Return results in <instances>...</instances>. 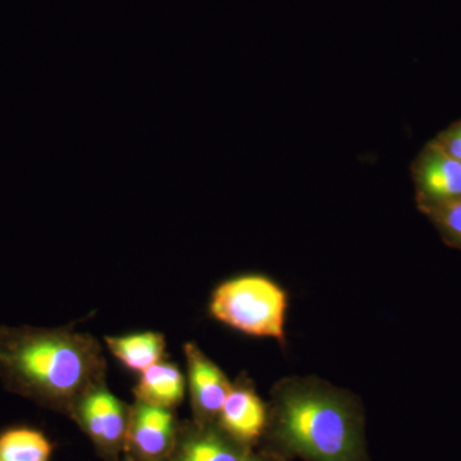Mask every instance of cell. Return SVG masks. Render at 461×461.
I'll list each match as a JSON object with an SVG mask.
<instances>
[{
  "instance_id": "30bf717a",
  "label": "cell",
  "mask_w": 461,
  "mask_h": 461,
  "mask_svg": "<svg viewBox=\"0 0 461 461\" xmlns=\"http://www.w3.org/2000/svg\"><path fill=\"white\" fill-rule=\"evenodd\" d=\"M187 381L177 364L162 362L142 372L133 388L135 402L175 409L184 402Z\"/></svg>"
},
{
  "instance_id": "ba28073f",
  "label": "cell",
  "mask_w": 461,
  "mask_h": 461,
  "mask_svg": "<svg viewBox=\"0 0 461 461\" xmlns=\"http://www.w3.org/2000/svg\"><path fill=\"white\" fill-rule=\"evenodd\" d=\"M184 355L193 411L191 418L198 421H218L232 382L196 342H186Z\"/></svg>"
},
{
  "instance_id": "8992f818",
  "label": "cell",
  "mask_w": 461,
  "mask_h": 461,
  "mask_svg": "<svg viewBox=\"0 0 461 461\" xmlns=\"http://www.w3.org/2000/svg\"><path fill=\"white\" fill-rule=\"evenodd\" d=\"M415 202L421 213L461 199V162L433 139L412 160Z\"/></svg>"
},
{
  "instance_id": "8fae6325",
  "label": "cell",
  "mask_w": 461,
  "mask_h": 461,
  "mask_svg": "<svg viewBox=\"0 0 461 461\" xmlns=\"http://www.w3.org/2000/svg\"><path fill=\"white\" fill-rule=\"evenodd\" d=\"M105 346L124 368L141 373L162 362L166 354V338L159 332L131 333L123 336H107Z\"/></svg>"
},
{
  "instance_id": "9c48e42d",
  "label": "cell",
  "mask_w": 461,
  "mask_h": 461,
  "mask_svg": "<svg viewBox=\"0 0 461 461\" xmlns=\"http://www.w3.org/2000/svg\"><path fill=\"white\" fill-rule=\"evenodd\" d=\"M268 421V402L258 393L256 384L242 373L223 403L218 424L245 444L258 446L262 441Z\"/></svg>"
},
{
  "instance_id": "9a60e30c",
  "label": "cell",
  "mask_w": 461,
  "mask_h": 461,
  "mask_svg": "<svg viewBox=\"0 0 461 461\" xmlns=\"http://www.w3.org/2000/svg\"><path fill=\"white\" fill-rule=\"evenodd\" d=\"M118 461H136V460H133V459H131V457H129V456H126V455H123V456L121 457V459Z\"/></svg>"
},
{
  "instance_id": "52a82bcc",
  "label": "cell",
  "mask_w": 461,
  "mask_h": 461,
  "mask_svg": "<svg viewBox=\"0 0 461 461\" xmlns=\"http://www.w3.org/2000/svg\"><path fill=\"white\" fill-rule=\"evenodd\" d=\"M178 427L180 420L173 409L133 402L124 455L136 461H165L175 445Z\"/></svg>"
},
{
  "instance_id": "277c9868",
  "label": "cell",
  "mask_w": 461,
  "mask_h": 461,
  "mask_svg": "<svg viewBox=\"0 0 461 461\" xmlns=\"http://www.w3.org/2000/svg\"><path fill=\"white\" fill-rule=\"evenodd\" d=\"M131 405L111 393L107 382L85 393L69 420L89 437L96 453L105 461H118L124 455Z\"/></svg>"
},
{
  "instance_id": "4fadbf2b",
  "label": "cell",
  "mask_w": 461,
  "mask_h": 461,
  "mask_svg": "<svg viewBox=\"0 0 461 461\" xmlns=\"http://www.w3.org/2000/svg\"><path fill=\"white\" fill-rule=\"evenodd\" d=\"M448 247L461 250V199L436 206L423 213Z\"/></svg>"
},
{
  "instance_id": "5bb4252c",
  "label": "cell",
  "mask_w": 461,
  "mask_h": 461,
  "mask_svg": "<svg viewBox=\"0 0 461 461\" xmlns=\"http://www.w3.org/2000/svg\"><path fill=\"white\" fill-rule=\"evenodd\" d=\"M435 140L441 145L442 148L454 157L455 159L461 162V121L454 122L436 136Z\"/></svg>"
},
{
  "instance_id": "6da1fadb",
  "label": "cell",
  "mask_w": 461,
  "mask_h": 461,
  "mask_svg": "<svg viewBox=\"0 0 461 461\" xmlns=\"http://www.w3.org/2000/svg\"><path fill=\"white\" fill-rule=\"evenodd\" d=\"M259 447L284 461H373L359 397L314 375L273 386Z\"/></svg>"
},
{
  "instance_id": "7a4b0ae2",
  "label": "cell",
  "mask_w": 461,
  "mask_h": 461,
  "mask_svg": "<svg viewBox=\"0 0 461 461\" xmlns=\"http://www.w3.org/2000/svg\"><path fill=\"white\" fill-rule=\"evenodd\" d=\"M99 339L69 327L0 326V382L9 393L69 418L107 382Z\"/></svg>"
},
{
  "instance_id": "3957f363",
  "label": "cell",
  "mask_w": 461,
  "mask_h": 461,
  "mask_svg": "<svg viewBox=\"0 0 461 461\" xmlns=\"http://www.w3.org/2000/svg\"><path fill=\"white\" fill-rule=\"evenodd\" d=\"M288 294L263 275H242L218 285L209 300L215 321L244 335L286 344Z\"/></svg>"
},
{
  "instance_id": "5b68a950",
  "label": "cell",
  "mask_w": 461,
  "mask_h": 461,
  "mask_svg": "<svg viewBox=\"0 0 461 461\" xmlns=\"http://www.w3.org/2000/svg\"><path fill=\"white\" fill-rule=\"evenodd\" d=\"M165 461H284L258 446L240 441L218 421L180 420L177 437Z\"/></svg>"
},
{
  "instance_id": "7c38bea8",
  "label": "cell",
  "mask_w": 461,
  "mask_h": 461,
  "mask_svg": "<svg viewBox=\"0 0 461 461\" xmlns=\"http://www.w3.org/2000/svg\"><path fill=\"white\" fill-rule=\"evenodd\" d=\"M53 444L32 427H12L0 432V461H50Z\"/></svg>"
}]
</instances>
